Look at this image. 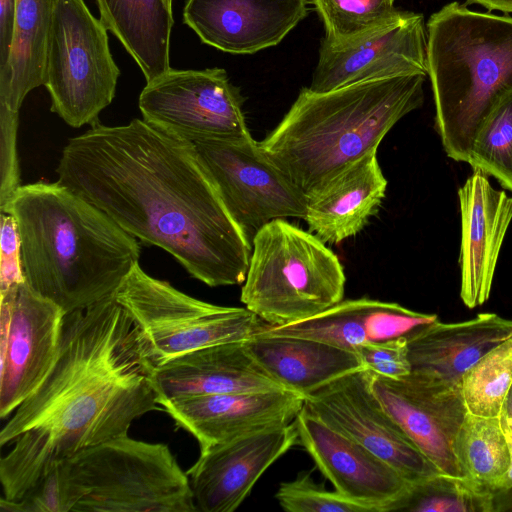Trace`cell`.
Instances as JSON below:
<instances>
[{"label": "cell", "instance_id": "15", "mask_svg": "<svg viewBox=\"0 0 512 512\" xmlns=\"http://www.w3.org/2000/svg\"><path fill=\"white\" fill-rule=\"evenodd\" d=\"M371 387L384 409L442 473L465 477L454 454L455 437L468 413L460 385L411 371L401 378L372 372Z\"/></svg>", "mask_w": 512, "mask_h": 512}, {"label": "cell", "instance_id": "6", "mask_svg": "<svg viewBox=\"0 0 512 512\" xmlns=\"http://www.w3.org/2000/svg\"><path fill=\"white\" fill-rule=\"evenodd\" d=\"M251 247L240 300L268 325L302 321L343 300V266L310 231L276 219L255 234Z\"/></svg>", "mask_w": 512, "mask_h": 512}, {"label": "cell", "instance_id": "26", "mask_svg": "<svg viewBox=\"0 0 512 512\" xmlns=\"http://www.w3.org/2000/svg\"><path fill=\"white\" fill-rule=\"evenodd\" d=\"M100 20L140 67L146 83L170 67L172 8L164 0H96Z\"/></svg>", "mask_w": 512, "mask_h": 512}, {"label": "cell", "instance_id": "31", "mask_svg": "<svg viewBox=\"0 0 512 512\" xmlns=\"http://www.w3.org/2000/svg\"><path fill=\"white\" fill-rule=\"evenodd\" d=\"M395 0H312L325 26L323 41L350 42L394 18Z\"/></svg>", "mask_w": 512, "mask_h": 512}, {"label": "cell", "instance_id": "14", "mask_svg": "<svg viewBox=\"0 0 512 512\" xmlns=\"http://www.w3.org/2000/svg\"><path fill=\"white\" fill-rule=\"evenodd\" d=\"M428 75L427 30L421 13H399L374 30L341 45L322 41L308 87L327 92L401 75Z\"/></svg>", "mask_w": 512, "mask_h": 512}, {"label": "cell", "instance_id": "30", "mask_svg": "<svg viewBox=\"0 0 512 512\" xmlns=\"http://www.w3.org/2000/svg\"><path fill=\"white\" fill-rule=\"evenodd\" d=\"M512 387V334L483 355L462 377L468 413L499 417Z\"/></svg>", "mask_w": 512, "mask_h": 512}, {"label": "cell", "instance_id": "41", "mask_svg": "<svg viewBox=\"0 0 512 512\" xmlns=\"http://www.w3.org/2000/svg\"><path fill=\"white\" fill-rule=\"evenodd\" d=\"M501 425L512 432V387L500 413Z\"/></svg>", "mask_w": 512, "mask_h": 512}, {"label": "cell", "instance_id": "18", "mask_svg": "<svg viewBox=\"0 0 512 512\" xmlns=\"http://www.w3.org/2000/svg\"><path fill=\"white\" fill-rule=\"evenodd\" d=\"M200 451L234 438L294 422L304 396L285 389L196 396L159 402Z\"/></svg>", "mask_w": 512, "mask_h": 512}, {"label": "cell", "instance_id": "40", "mask_svg": "<svg viewBox=\"0 0 512 512\" xmlns=\"http://www.w3.org/2000/svg\"><path fill=\"white\" fill-rule=\"evenodd\" d=\"M502 428H503V431H504V434L506 436V440H507V443L509 446L510 467L494 491L512 488V432L503 426H502Z\"/></svg>", "mask_w": 512, "mask_h": 512}, {"label": "cell", "instance_id": "17", "mask_svg": "<svg viewBox=\"0 0 512 512\" xmlns=\"http://www.w3.org/2000/svg\"><path fill=\"white\" fill-rule=\"evenodd\" d=\"M298 445L295 422L240 436L200 451L187 474L197 509L232 512L262 474Z\"/></svg>", "mask_w": 512, "mask_h": 512}, {"label": "cell", "instance_id": "9", "mask_svg": "<svg viewBox=\"0 0 512 512\" xmlns=\"http://www.w3.org/2000/svg\"><path fill=\"white\" fill-rule=\"evenodd\" d=\"M114 296L141 329L157 366L201 348L246 341L267 325L246 307L189 296L139 264Z\"/></svg>", "mask_w": 512, "mask_h": 512}, {"label": "cell", "instance_id": "4", "mask_svg": "<svg viewBox=\"0 0 512 512\" xmlns=\"http://www.w3.org/2000/svg\"><path fill=\"white\" fill-rule=\"evenodd\" d=\"M425 75L363 81L327 92L302 88L261 142L267 156L309 199L424 103Z\"/></svg>", "mask_w": 512, "mask_h": 512}, {"label": "cell", "instance_id": "10", "mask_svg": "<svg viewBox=\"0 0 512 512\" xmlns=\"http://www.w3.org/2000/svg\"><path fill=\"white\" fill-rule=\"evenodd\" d=\"M244 99L223 68H170L147 82L139 96L143 120L173 137L196 143L250 135Z\"/></svg>", "mask_w": 512, "mask_h": 512}, {"label": "cell", "instance_id": "34", "mask_svg": "<svg viewBox=\"0 0 512 512\" xmlns=\"http://www.w3.org/2000/svg\"><path fill=\"white\" fill-rule=\"evenodd\" d=\"M275 498L288 512H370L335 490L328 491L322 484L315 483L309 471L299 472L294 480L282 482Z\"/></svg>", "mask_w": 512, "mask_h": 512}, {"label": "cell", "instance_id": "29", "mask_svg": "<svg viewBox=\"0 0 512 512\" xmlns=\"http://www.w3.org/2000/svg\"><path fill=\"white\" fill-rule=\"evenodd\" d=\"M392 511L493 512V492L466 477L438 473L410 484Z\"/></svg>", "mask_w": 512, "mask_h": 512}, {"label": "cell", "instance_id": "32", "mask_svg": "<svg viewBox=\"0 0 512 512\" xmlns=\"http://www.w3.org/2000/svg\"><path fill=\"white\" fill-rule=\"evenodd\" d=\"M468 164L494 177L512 192V93L507 95L479 129Z\"/></svg>", "mask_w": 512, "mask_h": 512}, {"label": "cell", "instance_id": "38", "mask_svg": "<svg viewBox=\"0 0 512 512\" xmlns=\"http://www.w3.org/2000/svg\"><path fill=\"white\" fill-rule=\"evenodd\" d=\"M15 36V0H0V104L7 103L12 70L10 66Z\"/></svg>", "mask_w": 512, "mask_h": 512}, {"label": "cell", "instance_id": "33", "mask_svg": "<svg viewBox=\"0 0 512 512\" xmlns=\"http://www.w3.org/2000/svg\"><path fill=\"white\" fill-rule=\"evenodd\" d=\"M82 492L73 476L69 459L50 466L19 500L0 499V510L8 512H74Z\"/></svg>", "mask_w": 512, "mask_h": 512}, {"label": "cell", "instance_id": "8", "mask_svg": "<svg viewBox=\"0 0 512 512\" xmlns=\"http://www.w3.org/2000/svg\"><path fill=\"white\" fill-rule=\"evenodd\" d=\"M107 31L83 0H53L44 86L50 110L73 128L99 122L115 97L120 69Z\"/></svg>", "mask_w": 512, "mask_h": 512}, {"label": "cell", "instance_id": "25", "mask_svg": "<svg viewBox=\"0 0 512 512\" xmlns=\"http://www.w3.org/2000/svg\"><path fill=\"white\" fill-rule=\"evenodd\" d=\"M244 346L272 380L304 397L364 368L357 353L308 338L257 333Z\"/></svg>", "mask_w": 512, "mask_h": 512}, {"label": "cell", "instance_id": "35", "mask_svg": "<svg viewBox=\"0 0 512 512\" xmlns=\"http://www.w3.org/2000/svg\"><path fill=\"white\" fill-rule=\"evenodd\" d=\"M355 353L363 366L375 374L401 378L411 373L406 336L363 344Z\"/></svg>", "mask_w": 512, "mask_h": 512}, {"label": "cell", "instance_id": "1", "mask_svg": "<svg viewBox=\"0 0 512 512\" xmlns=\"http://www.w3.org/2000/svg\"><path fill=\"white\" fill-rule=\"evenodd\" d=\"M58 182L127 233L171 254L210 287L243 284L251 243L228 212L195 145L143 119L97 122L70 138Z\"/></svg>", "mask_w": 512, "mask_h": 512}, {"label": "cell", "instance_id": "36", "mask_svg": "<svg viewBox=\"0 0 512 512\" xmlns=\"http://www.w3.org/2000/svg\"><path fill=\"white\" fill-rule=\"evenodd\" d=\"M18 114L0 106V208L21 186L17 154Z\"/></svg>", "mask_w": 512, "mask_h": 512}, {"label": "cell", "instance_id": "22", "mask_svg": "<svg viewBox=\"0 0 512 512\" xmlns=\"http://www.w3.org/2000/svg\"><path fill=\"white\" fill-rule=\"evenodd\" d=\"M436 320L435 314L416 312L398 303L360 298L342 300L295 323L267 324L259 333L308 338L355 352L363 344L407 336Z\"/></svg>", "mask_w": 512, "mask_h": 512}, {"label": "cell", "instance_id": "3", "mask_svg": "<svg viewBox=\"0 0 512 512\" xmlns=\"http://www.w3.org/2000/svg\"><path fill=\"white\" fill-rule=\"evenodd\" d=\"M0 211L17 222L26 284L65 313L115 295L139 264L136 238L58 181L21 185Z\"/></svg>", "mask_w": 512, "mask_h": 512}, {"label": "cell", "instance_id": "24", "mask_svg": "<svg viewBox=\"0 0 512 512\" xmlns=\"http://www.w3.org/2000/svg\"><path fill=\"white\" fill-rule=\"evenodd\" d=\"M387 184L377 152H371L310 197L303 220L323 242L338 244L366 226L381 206Z\"/></svg>", "mask_w": 512, "mask_h": 512}, {"label": "cell", "instance_id": "27", "mask_svg": "<svg viewBox=\"0 0 512 512\" xmlns=\"http://www.w3.org/2000/svg\"><path fill=\"white\" fill-rule=\"evenodd\" d=\"M53 0H15V36L10 66L12 81L4 105L19 112L27 94L44 85L47 38Z\"/></svg>", "mask_w": 512, "mask_h": 512}, {"label": "cell", "instance_id": "39", "mask_svg": "<svg viewBox=\"0 0 512 512\" xmlns=\"http://www.w3.org/2000/svg\"><path fill=\"white\" fill-rule=\"evenodd\" d=\"M478 4L489 11L498 10L504 13H512V0H466V5Z\"/></svg>", "mask_w": 512, "mask_h": 512}, {"label": "cell", "instance_id": "7", "mask_svg": "<svg viewBox=\"0 0 512 512\" xmlns=\"http://www.w3.org/2000/svg\"><path fill=\"white\" fill-rule=\"evenodd\" d=\"M82 492L74 512H195L190 479L166 444L124 434L71 458Z\"/></svg>", "mask_w": 512, "mask_h": 512}, {"label": "cell", "instance_id": "23", "mask_svg": "<svg viewBox=\"0 0 512 512\" xmlns=\"http://www.w3.org/2000/svg\"><path fill=\"white\" fill-rule=\"evenodd\" d=\"M511 334L512 320L495 313L456 323L436 320L406 336L411 371L460 385L463 375Z\"/></svg>", "mask_w": 512, "mask_h": 512}, {"label": "cell", "instance_id": "21", "mask_svg": "<svg viewBox=\"0 0 512 512\" xmlns=\"http://www.w3.org/2000/svg\"><path fill=\"white\" fill-rule=\"evenodd\" d=\"M158 404L215 394L283 389L250 357L244 341L201 348L155 369Z\"/></svg>", "mask_w": 512, "mask_h": 512}, {"label": "cell", "instance_id": "13", "mask_svg": "<svg viewBox=\"0 0 512 512\" xmlns=\"http://www.w3.org/2000/svg\"><path fill=\"white\" fill-rule=\"evenodd\" d=\"M65 312L26 282L0 292V417L42 383L59 348Z\"/></svg>", "mask_w": 512, "mask_h": 512}, {"label": "cell", "instance_id": "12", "mask_svg": "<svg viewBox=\"0 0 512 512\" xmlns=\"http://www.w3.org/2000/svg\"><path fill=\"white\" fill-rule=\"evenodd\" d=\"M361 368L304 397L303 408L358 442L396 469L410 484L442 473L384 409Z\"/></svg>", "mask_w": 512, "mask_h": 512}, {"label": "cell", "instance_id": "5", "mask_svg": "<svg viewBox=\"0 0 512 512\" xmlns=\"http://www.w3.org/2000/svg\"><path fill=\"white\" fill-rule=\"evenodd\" d=\"M427 67L443 149L468 163L479 129L512 93V17L448 3L427 22Z\"/></svg>", "mask_w": 512, "mask_h": 512}, {"label": "cell", "instance_id": "28", "mask_svg": "<svg viewBox=\"0 0 512 512\" xmlns=\"http://www.w3.org/2000/svg\"><path fill=\"white\" fill-rule=\"evenodd\" d=\"M464 476L494 491L510 467V451L499 417L467 413L454 440Z\"/></svg>", "mask_w": 512, "mask_h": 512}, {"label": "cell", "instance_id": "16", "mask_svg": "<svg viewBox=\"0 0 512 512\" xmlns=\"http://www.w3.org/2000/svg\"><path fill=\"white\" fill-rule=\"evenodd\" d=\"M294 422L298 444L344 498L370 512H387L407 492L410 483L396 469L304 408Z\"/></svg>", "mask_w": 512, "mask_h": 512}, {"label": "cell", "instance_id": "2", "mask_svg": "<svg viewBox=\"0 0 512 512\" xmlns=\"http://www.w3.org/2000/svg\"><path fill=\"white\" fill-rule=\"evenodd\" d=\"M148 341L115 296L66 313L56 360L10 415L0 446L3 497L19 500L54 463L128 434L158 393Z\"/></svg>", "mask_w": 512, "mask_h": 512}, {"label": "cell", "instance_id": "37", "mask_svg": "<svg viewBox=\"0 0 512 512\" xmlns=\"http://www.w3.org/2000/svg\"><path fill=\"white\" fill-rule=\"evenodd\" d=\"M0 292L25 282L21 262V240L15 218L1 212Z\"/></svg>", "mask_w": 512, "mask_h": 512}, {"label": "cell", "instance_id": "19", "mask_svg": "<svg viewBox=\"0 0 512 512\" xmlns=\"http://www.w3.org/2000/svg\"><path fill=\"white\" fill-rule=\"evenodd\" d=\"M458 198L460 297L472 309L490 297L501 247L512 221V197L495 189L487 174L473 170L458 190Z\"/></svg>", "mask_w": 512, "mask_h": 512}, {"label": "cell", "instance_id": "11", "mask_svg": "<svg viewBox=\"0 0 512 512\" xmlns=\"http://www.w3.org/2000/svg\"><path fill=\"white\" fill-rule=\"evenodd\" d=\"M193 144L228 212L250 243L273 220L304 218L307 197L251 134Z\"/></svg>", "mask_w": 512, "mask_h": 512}, {"label": "cell", "instance_id": "20", "mask_svg": "<svg viewBox=\"0 0 512 512\" xmlns=\"http://www.w3.org/2000/svg\"><path fill=\"white\" fill-rule=\"evenodd\" d=\"M308 0H187L183 21L200 40L232 54L280 43L308 13Z\"/></svg>", "mask_w": 512, "mask_h": 512}, {"label": "cell", "instance_id": "42", "mask_svg": "<svg viewBox=\"0 0 512 512\" xmlns=\"http://www.w3.org/2000/svg\"><path fill=\"white\" fill-rule=\"evenodd\" d=\"M165 3L170 7L172 8V0H164Z\"/></svg>", "mask_w": 512, "mask_h": 512}]
</instances>
